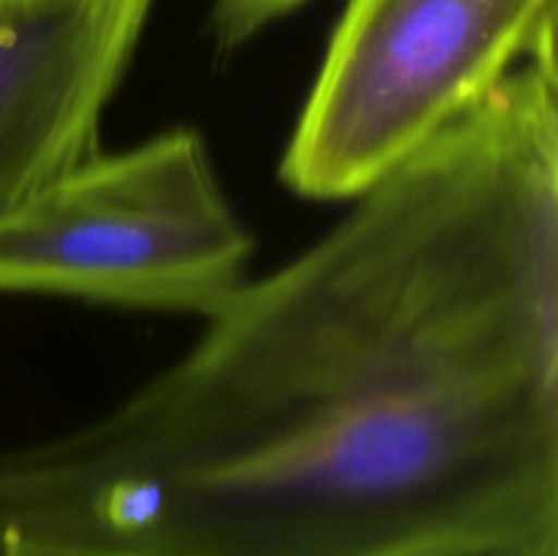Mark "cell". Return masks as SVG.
I'll return each mask as SVG.
<instances>
[{
	"instance_id": "52a82bcc",
	"label": "cell",
	"mask_w": 558,
	"mask_h": 556,
	"mask_svg": "<svg viewBox=\"0 0 558 556\" xmlns=\"http://www.w3.org/2000/svg\"><path fill=\"white\" fill-rule=\"evenodd\" d=\"M0 556H41V554H0Z\"/></svg>"
},
{
	"instance_id": "5b68a950",
	"label": "cell",
	"mask_w": 558,
	"mask_h": 556,
	"mask_svg": "<svg viewBox=\"0 0 558 556\" xmlns=\"http://www.w3.org/2000/svg\"><path fill=\"white\" fill-rule=\"evenodd\" d=\"M308 0H210V22L221 49H238Z\"/></svg>"
},
{
	"instance_id": "7a4b0ae2",
	"label": "cell",
	"mask_w": 558,
	"mask_h": 556,
	"mask_svg": "<svg viewBox=\"0 0 558 556\" xmlns=\"http://www.w3.org/2000/svg\"><path fill=\"white\" fill-rule=\"evenodd\" d=\"M537 58H556V0H349L281 180L305 200H357Z\"/></svg>"
},
{
	"instance_id": "277c9868",
	"label": "cell",
	"mask_w": 558,
	"mask_h": 556,
	"mask_svg": "<svg viewBox=\"0 0 558 556\" xmlns=\"http://www.w3.org/2000/svg\"><path fill=\"white\" fill-rule=\"evenodd\" d=\"M153 0H0V221L98 153Z\"/></svg>"
},
{
	"instance_id": "3957f363",
	"label": "cell",
	"mask_w": 558,
	"mask_h": 556,
	"mask_svg": "<svg viewBox=\"0 0 558 556\" xmlns=\"http://www.w3.org/2000/svg\"><path fill=\"white\" fill-rule=\"evenodd\" d=\"M251 234L199 131L93 153L0 221V292L210 316L248 281Z\"/></svg>"
},
{
	"instance_id": "6da1fadb",
	"label": "cell",
	"mask_w": 558,
	"mask_h": 556,
	"mask_svg": "<svg viewBox=\"0 0 558 556\" xmlns=\"http://www.w3.org/2000/svg\"><path fill=\"white\" fill-rule=\"evenodd\" d=\"M352 202L118 407L0 450V554L558 534L556 60Z\"/></svg>"
},
{
	"instance_id": "8992f818",
	"label": "cell",
	"mask_w": 558,
	"mask_h": 556,
	"mask_svg": "<svg viewBox=\"0 0 558 556\" xmlns=\"http://www.w3.org/2000/svg\"><path fill=\"white\" fill-rule=\"evenodd\" d=\"M398 556H558V534H499L425 545Z\"/></svg>"
}]
</instances>
